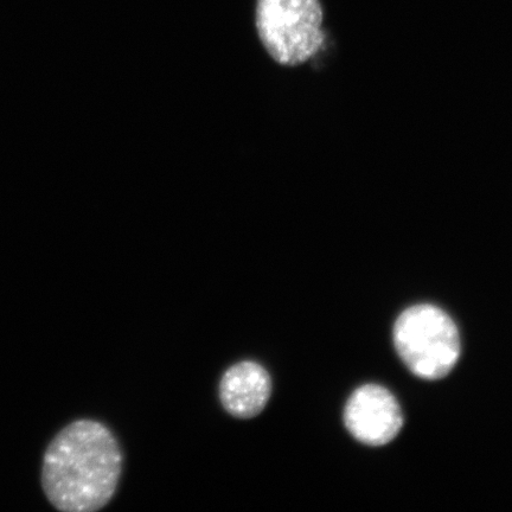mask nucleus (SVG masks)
<instances>
[{"instance_id":"5","label":"nucleus","mask_w":512,"mask_h":512,"mask_svg":"<svg viewBox=\"0 0 512 512\" xmlns=\"http://www.w3.org/2000/svg\"><path fill=\"white\" fill-rule=\"evenodd\" d=\"M272 389V377L260 363H235L222 375L219 387L221 405L236 419H252L264 411Z\"/></svg>"},{"instance_id":"3","label":"nucleus","mask_w":512,"mask_h":512,"mask_svg":"<svg viewBox=\"0 0 512 512\" xmlns=\"http://www.w3.org/2000/svg\"><path fill=\"white\" fill-rule=\"evenodd\" d=\"M394 344L409 370L425 380L443 379L460 356L456 324L433 305H416L403 312L394 326Z\"/></svg>"},{"instance_id":"4","label":"nucleus","mask_w":512,"mask_h":512,"mask_svg":"<svg viewBox=\"0 0 512 512\" xmlns=\"http://www.w3.org/2000/svg\"><path fill=\"white\" fill-rule=\"evenodd\" d=\"M344 422L361 443L383 446L399 434L403 416L394 396L376 384L358 388L345 406Z\"/></svg>"},{"instance_id":"1","label":"nucleus","mask_w":512,"mask_h":512,"mask_svg":"<svg viewBox=\"0 0 512 512\" xmlns=\"http://www.w3.org/2000/svg\"><path fill=\"white\" fill-rule=\"evenodd\" d=\"M123 451L113 432L100 421L81 419L62 428L47 447L42 489L63 512L104 509L117 491Z\"/></svg>"},{"instance_id":"2","label":"nucleus","mask_w":512,"mask_h":512,"mask_svg":"<svg viewBox=\"0 0 512 512\" xmlns=\"http://www.w3.org/2000/svg\"><path fill=\"white\" fill-rule=\"evenodd\" d=\"M322 0H255L256 40L280 67H299L322 53L328 35Z\"/></svg>"}]
</instances>
